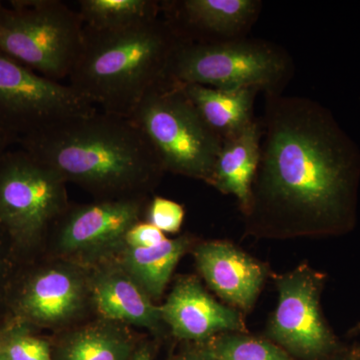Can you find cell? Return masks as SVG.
<instances>
[{"instance_id": "23", "label": "cell", "mask_w": 360, "mask_h": 360, "mask_svg": "<svg viewBox=\"0 0 360 360\" xmlns=\"http://www.w3.org/2000/svg\"><path fill=\"white\" fill-rule=\"evenodd\" d=\"M184 206L174 200L156 196L149 203L146 210L148 224H153L163 233H175L184 224Z\"/></svg>"}, {"instance_id": "10", "label": "cell", "mask_w": 360, "mask_h": 360, "mask_svg": "<svg viewBox=\"0 0 360 360\" xmlns=\"http://www.w3.org/2000/svg\"><path fill=\"white\" fill-rule=\"evenodd\" d=\"M262 6L260 0H167L160 14L184 42L212 44L248 37Z\"/></svg>"}, {"instance_id": "17", "label": "cell", "mask_w": 360, "mask_h": 360, "mask_svg": "<svg viewBox=\"0 0 360 360\" xmlns=\"http://www.w3.org/2000/svg\"><path fill=\"white\" fill-rule=\"evenodd\" d=\"M180 84L203 122L222 141L245 129L257 118L253 108L259 90Z\"/></svg>"}, {"instance_id": "5", "label": "cell", "mask_w": 360, "mask_h": 360, "mask_svg": "<svg viewBox=\"0 0 360 360\" xmlns=\"http://www.w3.org/2000/svg\"><path fill=\"white\" fill-rule=\"evenodd\" d=\"M293 75L292 58L283 47L248 37L212 44L184 42L168 71V77L182 84L255 89L264 94H283Z\"/></svg>"}, {"instance_id": "14", "label": "cell", "mask_w": 360, "mask_h": 360, "mask_svg": "<svg viewBox=\"0 0 360 360\" xmlns=\"http://www.w3.org/2000/svg\"><path fill=\"white\" fill-rule=\"evenodd\" d=\"M87 284L84 276L70 266L56 265L41 270L21 293V314L44 326L65 323L82 311Z\"/></svg>"}, {"instance_id": "30", "label": "cell", "mask_w": 360, "mask_h": 360, "mask_svg": "<svg viewBox=\"0 0 360 360\" xmlns=\"http://www.w3.org/2000/svg\"><path fill=\"white\" fill-rule=\"evenodd\" d=\"M336 360H359L357 357L354 356V355H345V356H341L340 359Z\"/></svg>"}, {"instance_id": "25", "label": "cell", "mask_w": 360, "mask_h": 360, "mask_svg": "<svg viewBox=\"0 0 360 360\" xmlns=\"http://www.w3.org/2000/svg\"><path fill=\"white\" fill-rule=\"evenodd\" d=\"M179 360H217L213 356L208 347L202 349L191 350L182 355Z\"/></svg>"}, {"instance_id": "19", "label": "cell", "mask_w": 360, "mask_h": 360, "mask_svg": "<svg viewBox=\"0 0 360 360\" xmlns=\"http://www.w3.org/2000/svg\"><path fill=\"white\" fill-rule=\"evenodd\" d=\"M134 343L122 329L111 323L85 326L66 336L54 360H130Z\"/></svg>"}, {"instance_id": "22", "label": "cell", "mask_w": 360, "mask_h": 360, "mask_svg": "<svg viewBox=\"0 0 360 360\" xmlns=\"http://www.w3.org/2000/svg\"><path fill=\"white\" fill-rule=\"evenodd\" d=\"M9 360H54L49 342L41 338L13 331L4 345Z\"/></svg>"}, {"instance_id": "13", "label": "cell", "mask_w": 360, "mask_h": 360, "mask_svg": "<svg viewBox=\"0 0 360 360\" xmlns=\"http://www.w3.org/2000/svg\"><path fill=\"white\" fill-rule=\"evenodd\" d=\"M194 257L206 283L222 300L245 310L252 307L266 276L264 265L226 241L202 243Z\"/></svg>"}, {"instance_id": "2", "label": "cell", "mask_w": 360, "mask_h": 360, "mask_svg": "<svg viewBox=\"0 0 360 360\" xmlns=\"http://www.w3.org/2000/svg\"><path fill=\"white\" fill-rule=\"evenodd\" d=\"M20 148L101 200L141 198L165 172L129 117L96 110L18 141Z\"/></svg>"}, {"instance_id": "15", "label": "cell", "mask_w": 360, "mask_h": 360, "mask_svg": "<svg viewBox=\"0 0 360 360\" xmlns=\"http://www.w3.org/2000/svg\"><path fill=\"white\" fill-rule=\"evenodd\" d=\"M89 290L97 311L106 321L153 331L160 328V307L120 265L99 269L89 281Z\"/></svg>"}, {"instance_id": "16", "label": "cell", "mask_w": 360, "mask_h": 360, "mask_svg": "<svg viewBox=\"0 0 360 360\" xmlns=\"http://www.w3.org/2000/svg\"><path fill=\"white\" fill-rule=\"evenodd\" d=\"M260 118L240 132L222 141L210 186L238 198L243 212L250 208L253 181L259 161Z\"/></svg>"}, {"instance_id": "9", "label": "cell", "mask_w": 360, "mask_h": 360, "mask_svg": "<svg viewBox=\"0 0 360 360\" xmlns=\"http://www.w3.org/2000/svg\"><path fill=\"white\" fill-rule=\"evenodd\" d=\"M322 285L323 277L305 266L277 279L278 303L269 335L290 354L302 359H321L338 348L319 307Z\"/></svg>"}, {"instance_id": "32", "label": "cell", "mask_w": 360, "mask_h": 360, "mask_svg": "<svg viewBox=\"0 0 360 360\" xmlns=\"http://www.w3.org/2000/svg\"><path fill=\"white\" fill-rule=\"evenodd\" d=\"M360 360V359H359Z\"/></svg>"}, {"instance_id": "24", "label": "cell", "mask_w": 360, "mask_h": 360, "mask_svg": "<svg viewBox=\"0 0 360 360\" xmlns=\"http://www.w3.org/2000/svg\"><path fill=\"white\" fill-rule=\"evenodd\" d=\"M165 234L148 221L136 222L125 233L123 245L125 248H151L165 241Z\"/></svg>"}, {"instance_id": "8", "label": "cell", "mask_w": 360, "mask_h": 360, "mask_svg": "<svg viewBox=\"0 0 360 360\" xmlns=\"http://www.w3.org/2000/svg\"><path fill=\"white\" fill-rule=\"evenodd\" d=\"M97 108L70 84L0 53V129L18 141Z\"/></svg>"}, {"instance_id": "31", "label": "cell", "mask_w": 360, "mask_h": 360, "mask_svg": "<svg viewBox=\"0 0 360 360\" xmlns=\"http://www.w3.org/2000/svg\"><path fill=\"white\" fill-rule=\"evenodd\" d=\"M359 330H360V324H359Z\"/></svg>"}, {"instance_id": "1", "label": "cell", "mask_w": 360, "mask_h": 360, "mask_svg": "<svg viewBox=\"0 0 360 360\" xmlns=\"http://www.w3.org/2000/svg\"><path fill=\"white\" fill-rule=\"evenodd\" d=\"M264 97L259 161L246 213L262 224L345 231L354 219L359 148L314 99Z\"/></svg>"}, {"instance_id": "3", "label": "cell", "mask_w": 360, "mask_h": 360, "mask_svg": "<svg viewBox=\"0 0 360 360\" xmlns=\"http://www.w3.org/2000/svg\"><path fill=\"white\" fill-rule=\"evenodd\" d=\"M184 42L161 14L113 32L84 27L68 84L101 111L129 118L146 94L167 79L175 52Z\"/></svg>"}, {"instance_id": "26", "label": "cell", "mask_w": 360, "mask_h": 360, "mask_svg": "<svg viewBox=\"0 0 360 360\" xmlns=\"http://www.w3.org/2000/svg\"><path fill=\"white\" fill-rule=\"evenodd\" d=\"M15 143H18V141L13 136L0 129V160L11 149L9 148Z\"/></svg>"}, {"instance_id": "4", "label": "cell", "mask_w": 360, "mask_h": 360, "mask_svg": "<svg viewBox=\"0 0 360 360\" xmlns=\"http://www.w3.org/2000/svg\"><path fill=\"white\" fill-rule=\"evenodd\" d=\"M129 118L146 135L165 172L210 184L222 141L203 122L179 82L167 77Z\"/></svg>"}, {"instance_id": "20", "label": "cell", "mask_w": 360, "mask_h": 360, "mask_svg": "<svg viewBox=\"0 0 360 360\" xmlns=\"http://www.w3.org/2000/svg\"><path fill=\"white\" fill-rule=\"evenodd\" d=\"M84 27L113 32L141 25L160 16L158 0H82L78 11Z\"/></svg>"}, {"instance_id": "27", "label": "cell", "mask_w": 360, "mask_h": 360, "mask_svg": "<svg viewBox=\"0 0 360 360\" xmlns=\"http://www.w3.org/2000/svg\"><path fill=\"white\" fill-rule=\"evenodd\" d=\"M130 360H153L151 359L150 354L146 348H141V349L137 350L136 352H134L132 354L131 359Z\"/></svg>"}, {"instance_id": "18", "label": "cell", "mask_w": 360, "mask_h": 360, "mask_svg": "<svg viewBox=\"0 0 360 360\" xmlns=\"http://www.w3.org/2000/svg\"><path fill=\"white\" fill-rule=\"evenodd\" d=\"M188 245V239L179 238H167L151 248H125L120 266L150 298H158L165 291Z\"/></svg>"}, {"instance_id": "21", "label": "cell", "mask_w": 360, "mask_h": 360, "mask_svg": "<svg viewBox=\"0 0 360 360\" xmlns=\"http://www.w3.org/2000/svg\"><path fill=\"white\" fill-rule=\"evenodd\" d=\"M208 349L217 360H292L274 343L246 335L220 336Z\"/></svg>"}, {"instance_id": "12", "label": "cell", "mask_w": 360, "mask_h": 360, "mask_svg": "<svg viewBox=\"0 0 360 360\" xmlns=\"http://www.w3.org/2000/svg\"><path fill=\"white\" fill-rule=\"evenodd\" d=\"M160 309L162 321L181 340H203L221 331L245 330L238 312L215 302L193 277L179 279Z\"/></svg>"}, {"instance_id": "6", "label": "cell", "mask_w": 360, "mask_h": 360, "mask_svg": "<svg viewBox=\"0 0 360 360\" xmlns=\"http://www.w3.org/2000/svg\"><path fill=\"white\" fill-rule=\"evenodd\" d=\"M84 25L59 0L0 1V53L42 77H70L79 56Z\"/></svg>"}, {"instance_id": "28", "label": "cell", "mask_w": 360, "mask_h": 360, "mask_svg": "<svg viewBox=\"0 0 360 360\" xmlns=\"http://www.w3.org/2000/svg\"><path fill=\"white\" fill-rule=\"evenodd\" d=\"M13 331L9 330H1L0 331V348L4 347L6 345L7 340H8L9 336L13 335Z\"/></svg>"}, {"instance_id": "11", "label": "cell", "mask_w": 360, "mask_h": 360, "mask_svg": "<svg viewBox=\"0 0 360 360\" xmlns=\"http://www.w3.org/2000/svg\"><path fill=\"white\" fill-rule=\"evenodd\" d=\"M141 198L101 200L63 213L58 232L59 248L71 255H92L123 245L132 225L141 221Z\"/></svg>"}, {"instance_id": "7", "label": "cell", "mask_w": 360, "mask_h": 360, "mask_svg": "<svg viewBox=\"0 0 360 360\" xmlns=\"http://www.w3.org/2000/svg\"><path fill=\"white\" fill-rule=\"evenodd\" d=\"M65 179L22 148L0 160V226L20 243H32L68 210Z\"/></svg>"}, {"instance_id": "29", "label": "cell", "mask_w": 360, "mask_h": 360, "mask_svg": "<svg viewBox=\"0 0 360 360\" xmlns=\"http://www.w3.org/2000/svg\"><path fill=\"white\" fill-rule=\"evenodd\" d=\"M0 360H9L8 356H7L6 350H4V347L0 348Z\"/></svg>"}]
</instances>
